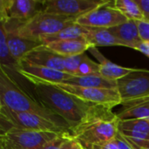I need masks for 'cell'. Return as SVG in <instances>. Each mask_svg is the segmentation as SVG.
<instances>
[{"label":"cell","mask_w":149,"mask_h":149,"mask_svg":"<svg viewBox=\"0 0 149 149\" xmlns=\"http://www.w3.org/2000/svg\"><path fill=\"white\" fill-rule=\"evenodd\" d=\"M89 51L100 62V74L106 79L117 81L124 76L127 75L133 70L132 68L123 67L111 62L107 58H105V56H103L96 47H92Z\"/></svg>","instance_id":"18"},{"label":"cell","mask_w":149,"mask_h":149,"mask_svg":"<svg viewBox=\"0 0 149 149\" xmlns=\"http://www.w3.org/2000/svg\"><path fill=\"white\" fill-rule=\"evenodd\" d=\"M0 66L17 72L20 67L19 63L12 57L10 53L7 44L5 27L2 23H0Z\"/></svg>","instance_id":"23"},{"label":"cell","mask_w":149,"mask_h":149,"mask_svg":"<svg viewBox=\"0 0 149 149\" xmlns=\"http://www.w3.org/2000/svg\"><path fill=\"white\" fill-rule=\"evenodd\" d=\"M140 37L143 42H149V21L148 20H142V21H136Z\"/></svg>","instance_id":"28"},{"label":"cell","mask_w":149,"mask_h":149,"mask_svg":"<svg viewBox=\"0 0 149 149\" xmlns=\"http://www.w3.org/2000/svg\"><path fill=\"white\" fill-rule=\"evenodd\" d=\"M63 84L92 88H106V89H118L117 81L110 80L102 77L101 75H88V76H73Z\"/></svg>","instance_id":"21"},{"label":"cell","mask_w":149,"mask_h":149,"mask_svg":"<svg viewBox=\"0 0 149 149\" xmlns=\"http://www.w3.org/2000/svg\"><path fill=\"white\" fill-rule=\"evenodd\" d=\"M44 149H83V147L70 134V132H65L49 142Z\"/></svg>","instance_id":"25"},{"label":"cell","mask_w":149,"mask_h":149,"mask_svg":"<svg viewBox=\"0 0 149 149\" xmlns=\"http://www.w3.org/2000/svg\"><path fill=\"white\" fill-rule=\"evenodd\" d=\"M33 94L52 113L65 121L69 132L100 107L86 102L53 85H34Z\"/></svg>","instance_id":"1"},{"label":"cell","mask_w":149,"mask_h":149,"mask_svg":"<svg viewBox=\"0 0 149 149\" xmlns=\"http://www.w3.org/2000/svg\"><path fill=\"white\" fill-rule=\"evenodd\" d=\"M134 50H137V51L144 53L149 58V42H141V44H139L136 46V48Z\"/></svg>","instance_id":"32"},{"label":"cell","mask_w":149,"mask_h":149,"mask_svg":"<svg viewBox=\"0 0 149 149\" xmlns=\"http://www.w3.org/2000/svg\"><path fill=\"white\" fill-rule=\"evenodd\" d=\"M146 19L149 17V0H134Z\"/></svg>","instance_id":"30"},{"label":"cell","mask_w":149,"mask_h":149,"mask_svg":"<svg viewBox=\"0 0 149 149\" xmlns=\"http://www.w3.org/2000/svg\"><path fill=\"white\" fill-rule=\"evenodd\" d=\"M17 72L21 76L34 85H56L64 83L68 79L73 77L65 72H60L21 60Z\"/></svg>","instance_id":"12"},{"label":"cell","mask_w":149,"mask_h":149,"mask_svg":"<svg viewBox=\"0 0 149 149\" xmlns=\"http://www.w3.org/2000/svg\"><path fill=\"white\" fill-rule=\"evenodd\" d=\"M60 134L10 128L1 132L0 149H44Z\"/></svg>","instance_id":"6"},{"label":"cell","mask_w":149,"mask_h":149,"mask_svg":"<svg viewBox=\"0 0 149 149\" xmlns=\"http://www.w3.org/2000/svg\"><path fill=\"white\" fill-rule=\"evenodd\" d=\"M119 132L127 138L149 141V120H120Z\"/></svg>","instance_id":"15"},{"label":"cell","mask_w":149,"mask_h":149,"mask_svg":"<svg viewBox=\"0 0 149 149\" xmlns=\"http://www.w3.org/2000/svg\"><path fill=\"white\" fill-rule=\"evenodd\" d=\"M86 56V53L79 54V55H74V56H69V57H64V65H65V72L70 75L76 76L78 69L82 62V60Z\"/></svg>","instance_id":"27"},{"label":"cell","mask_w":149,"mask_h":149,"mask_svg":"<svg viewBox=\"0 0 149 149\" xmlns=\"http://www.w3.org/2000/svg\"><path fill=\"white\" fill-rule=\"evenodd\" d=\"M85 31H86L85 26H82L77 23H74L53 35L42 38L40 41L42 42L44 45H46L48 44L54 43V42L72 40V39H82L84 38Z\"/></svg>","instance_id":"22"},{"label":"cell","mask_w":149,"mask_h":149,"mask_svg":"<svg viewBox=\"0 0 149 149\" xmlns=\"http://www.w3.org/2000/svg\"><path fill=\"white\" fill-rule=\"evenodd\" d=\"M1 132L10 128L31 130L40 132L65 133L68 128L60 123L46 119L38 114L27 112H14L4 107H0Z\"/></svg>","instance_id":"4"},{"label":"cell","mask_w":149,"mask_h":149,"mask_svg":"<svg viewBox=\"0 0 149 149\" xmlns=\"http://www.w3.org/2000/svg\"><path fill=\"white\" fill-rule=\"evenodd\" d=\"M147 20H148V21H149V17H148V19H147Z\"/></svg>","instance_id":"33"},{"label":"cell","mask_w":149,"mask_h":149,"mask_svg":"<svg viewBox=\"0 0 149 149\" xmlns=\"http://www.w3.org/2000/svg\"><path fill=\"white\" fill-rule=\"evenodd\" d=\"M53 86L86 102L105 107L109 109H112L118 105H121L122 103L118 89L81 87L63 83Z\"/></svg>","instance_id":"7"},{"label":"cell","mask_w":149,"mask_h":149,"mask_svg":"<svg viewBox=\"0 0 149 149\" xmlns=\"http://www.w3.org/2000/svg\"><path fill=\"white\" fill-rule=\"evenodd\" d=\"M3 24L6 31V39L12 57L20 63L21 60L32 50L43 45L40 40H32L23 38L17 32V28L20 25L14 22H0Z\"/></svg>","instance_id":"13"},{"label":"cell","mask_w":149,"mask_h":149,"mask_svg":"<svg viewBox=\"0 0 149 149\" xmlns=\"http://www.w3.org/2000/svg\"><path fill=\"white\" fill-rule=\"evenodd\" d=\"M23 60L36 65L65 72L64 57L57 54L44 45L30 52Z\"/></svg>","instance_id":"14"},{"label":"cell","mask_w":149,"mask_h":149,"mask_svg":"<svg viewBox=\"0 0 149 149\" xmlns=\"http://www.w3.org/2000/svg\"><path fill=\"white\" fill-rule=\"evenodd\" d=\"M122 102L149 96V70L133 69L117 80Z\"/></svg>","instance_id":"11"},{"label":"cell","mask_w":149,"mask_h":149,"mask_svg":"<svg viewBox=\"0 0 149 149\" xmlns=\"http://www.w3.org/2000/svg\"><path fill=\"white\" fill-rule=\"evenodd\" d=\"M127 20L109 1L107 3L78 17L76 23L86 27L110 29L126 23Z\"/></svg>","instance_id":"10"},{"label":"cell","mask_w":149,"mask_h":149,"mask_svg":"<svg viewBox=\"0 0 149 149\" xmlns=\"http://www.w3.org/2000/svg\"><path fill=\"white\" fill-rule=\"evenodd\" d=\"M113 4L128 20H146L143 13L134 0H116L113 2Z\"/></svg>","instance_id":"24"},{"label":"cell","mask_w":149,"mask_h":149,"mask_svg":"<svg viewBox=\"0 0 149 149\" xmlns=\"http://www.w3.org/2000/svg\"><path fill=\"white\" fill-rule=\"evenodd\" d=\"M76 17L49 14L41 11L28 22L20 24L17 28V32L19 36L28 39L40 40L42 38L60 31L76 23Z\"/></svg>","instance_id":"5"},{"label":"cell","mask_w":149,"mask_h":149,"mask_svg":"<svg viewBox=\"0 0 149 149\" xmlns=\"http://www.w3.org/2000/svg\"><path fill=\"white\" fill-rule=\"evenodd\" d=\"M0 107H4L14 112L36 113L58 122L55 120V115L36 98L25 92L11 78L7 69L3 66H0Z\"/></svg>","instance_id":"3"},{"label":"cell","mask_w":149,"mask_h":149,"mask_svg":"<svg viewBox=\"0 0 149 149\" xmlns=\"http://www.w3.org/2000/svg\"><path fill=\"white\" fill-rule=\"evenodd\" d=\"M122 108L117 113L120 120H149V96L121 103Z\"/></svg>","instance_id":"16"},{"label":"cell","mask_w":149,"mask_h":149,"mask_svg":"<svg viewBox=\"0 0 149 149\" xmlns=\"http://www.w3.org/2000/svg\"><path fill=\"white\" fill-rule=\"evenodd\" d=\"M100 64L93 61L86 55L85 58L82 60L78 69L76 76L82 77V76H88V75H100Z\"/></svg>","instance_id":"26"},{"label":"cell","mask_w":149,"mask_h":149,"mask_svg":"<svg viewBox=\"0 0 149 149\" xmlns=\"http://www.w3.org/2000/svg\"><path fill=\"white\" fill-rule=\"evenodd\" d=\"M115 38L122 41L126 47L135 49L136 46L143 42L140 37L139 29L134 20H127L120 25L108 29Z\"/></svg>","instance_id":"17"},{"label":"cell","mask_w":149,"mask_h":149,"mask_svg":"<svg viewBox=\"0 0 149 149\" xmlns=\"http://www.w3.org/2000/svg\"><path fill=\"white\" fill-rule=\"evenodd\" d=\"M92 149H119V148L116 145V143L114 142V141H109L105 144L95 145L92 148Z\"/></svg>","instance_id":"31"},{"label":"cell","mask_w":149,"mask_h":149,"mask_svg":"<svg viewBox=\"0 0 149 149\" xmlns=\"http://www.w3.org/2000/svg\"><path fill=\"white\" fill-rule=\"evenodd\" d=\"M146 149H149V148H146Z\"/></svg>","instance_id":"34"},{"label":"cell","mask_w":149,"mask_h":149,"mask_svg":"<svg viewBox=\"0 0 149 149\" xmlns=\"http://www.w3.org/2000/svg\"><path fill=\"white\" fill-rule=\"evenodd\" d=\"M84 38L93 47L112 45L125 46L124 43L115 38L114 35L108 29L86 27Z\"/></svg>","instance_id":"19"},{"label":"cell","mask_w":149,"mask_h":149,"mask_svg":"<svg viewBox=\"0 0 149 149\" xmlns=\"http://www.w3.org/2000/svg\"><path fill=\"white\" fill-rule=\"evenodd\" d=\"M43 3L38 0H1L0 22L23 24L43 11Z\"/></svg>","instance_id":"8"},{"label":"cell","mask_w":149,"mask_h":149,"mask_svg":"<svg viewBox=\"0 0 149 149\" xmlns=\"http://www.w3.org/2000/svg\"><path fill=\"white\" fill-rule=\"evenodd\" d=\"M108 2L107 0H46L43 3V12L78 18Z\"/></svg>","instance_id":"9"},{"label":"cell","mask_w":149,"mask_h":149,"mask_svg":"<svg viewBox=\"0 0 149 149\" xmlns=\"http://www.w3.org/2000/svg\"><path fill=\"white\" fill-rule=\"evenodd\" d=\"M46 46L62 57L83 54L86 51H89L92 47H93L87 43L85 38L54 42L46 45Z\"/></svg>","instance_id":"20"},{"label":"cell","mask_w":149,"mask_h":149,"mask_svg":"<svg viewBox=\"0 0 149 149\" xmlns=\"http://www.w3.org/2000/svg\"><path fill=\"white\" fill-rule=\"evenodd\" d=\"M114 142L118 146L119 149H134V147L131 145V143L119 132L114 138Z\"/></svg>","instance_id":"29"},{"label":"cell","mask_w":149,"mask_h":149,"mask_svg":"<svg viewBox=\"0 0 149 149\" xmlns=\"http://www.w3.org/2000/svg\"><path fill=\"white\" fill-rule=\"evenodd\" d=\"M120 119L117 114L105 107L100 106L87 119L70 131L83 149H92L95 145L112 141L119 133Z\"/></svg>","instance_id":"2"}]
</instances>
